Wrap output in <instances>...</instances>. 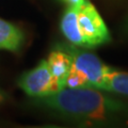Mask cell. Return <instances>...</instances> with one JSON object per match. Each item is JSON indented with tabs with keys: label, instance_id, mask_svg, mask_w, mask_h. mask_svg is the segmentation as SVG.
Segmentation results:
<instances>
[{
	"label": "cell",
	"instance_id": "6da1fadb",
	"mask_svg": "<svg viewBox=\"0 0 128 128\" xmlns=\"http://www.w3.org/2000/svg\"><path fill=\"white\" fill-rule=\"evenodd\" d=\"M29 105L79 126L105 127L128 121V102L94 88H63Z\"/></svg>",
	"mask_w": 128,
	"mask_h": 128
},
{
	"label": "cell",
	"instance_id": "7a4b0ae2",
	"mask_svg": "<svg viewBox=\"0 0 128 128\" xmlns=\"http://www.w3.org/2000/svg\"><path fill=\"white\" fill-rule=\"evenodd\" d=\"M70 57L72 67L65 80L64 88H94L102 90L107 74L111 70L97 56L86 48L70 43H57Z\"/></svg>",
	"mask_w": 128,
	"mask_h": 128
},
{
	"label": "cell",
	"instance_id": "3957f363",
	"mask_svg": "<svg viewBox=\"0 0 128 128\" xmlns=\"http://www.w3.org/2000/svg\"><path fill=\"white\" fill-rule=\"evenodd\" d=\"M77 19L84 48H96L111 41L110 32L105 20L89 0H86L78 8Z\"/></svg>",
	"mask_w": 128,
	"mask_h": 128
},
{
	"label": "cell",
	"instance_id": "277c9868",
	"mask_svg": "<svg viewBox=\"0 0 128 128\" xmlns=\"http://www.w3.org/2000/svg\"><path fill=\"white\" fill-rule=\"evenodd\" d=\"M17 86L30 98L47 96L59 90L46 60H41L35 67L22 74Z\"/></svg>",
	"mask_w": 128,
	"mask_h": 128
},
{
	"label": "cell",
	"instance_id": "5b68a950",
	"mask_svg": "<svg viewBox=\"0 0 128 128\" xmlns=\"http://www.w3.org/2000/svg\"><path fill=\"white\" fill-rule=\"evenodd\" d=\"M46 62L59 90L63 89L72 67V61L68 54L59 45L54 44L52 50L48 54Z\"/></svg>",
	"mask_w": 128,
	"mask_h": 128
},
{
	"label": "cell",
	"instance_id": "8992f818",
	"mask_svg": "<svg viewBox=\"0 0 128 128\" xmlns=\"http://www.w3.org/2000/svg\"><path fill=\"white\" fill-rule=\"evenodd\" d=\"M25 42V33L13 22L0 17V50L18 52Z\"/></svg>",
	"mask_w": 128,
	"mask_h": 128
},
{
	"label": "cell",
	"instance_id": "52a82bcc",
	"mask_svg": "<svg viewBox=\"0 0 128 128\" xmlns=\"http://www.w3.org/2000/svg\"><path fill=\"white\" fill-rule=\"evenodd\" d=\"M77 10L78 8L74 6L66 8L61 18L60 28H61V32L63 33L64 38L67 40V42L73 44V45L84 48V42H83L82 35L80 33L78 26Z\"/></svg>",
	"mask_w": 128,
	"mask_h": 128
},
{
	"label": "cell",
	"instance_id": "ba28073f",
	"mask_svg": "<svg viewBox=\"0 0 128 128\" xmlns=\"http://www.w3.org/2000/svg\"><path fill=\"white\" fill-rule=\"evenodd\" d=\"M102 91L108 93L128 96V73L112 68L106 77V82Z\"/></svg>",
	"mask_w": 128,
	"mask_h": 128
},
{
	"label": "cell",
	"instance_id": "9c48e42d",
	"mask_svg": "<svg viewBox=\"0 0 128 128\" xmlns=\"http://www.w3.org/2000/svg\"><path fill=\"white\" fill-rule=\"evenodd\" d=\"M63 3H65L67 6H74V8H79L86 0H61Z\"/></svg>",
	"mask_w": 128,
	"mask_h": 128
},
{
	"label": "cell",
	"instance_id": "30bf717a",
	"mask_svg": "<svg viewBox=\"0 0 128 128\" xmlns=\"http://www.w3.org/2000/svg\"><path fill=\"white\" fill-rule=\"evenodd\" d=\"M8 98H9L8 94L2 89H0V106L3 105V104H4L8 100Z\"/></svg>",
	"mask_w": 128,
	"mask_h": 128
},
{
	"label": "cell",
	"instance_id": "8fae6325",
	"mask_svg": "<svg viewBox=\"0 0 128 128\" xmlns=\"http://www.w3.org/2000/svg\"><path fill=\"white\" fill-rule=\"evenodd\" d=\"M123 33L128 36V17L126 18L125 22H124V26H123Z\"/></svg>",
	"mask_w": 128,
	"mask_h": 128
}]
</instances>
